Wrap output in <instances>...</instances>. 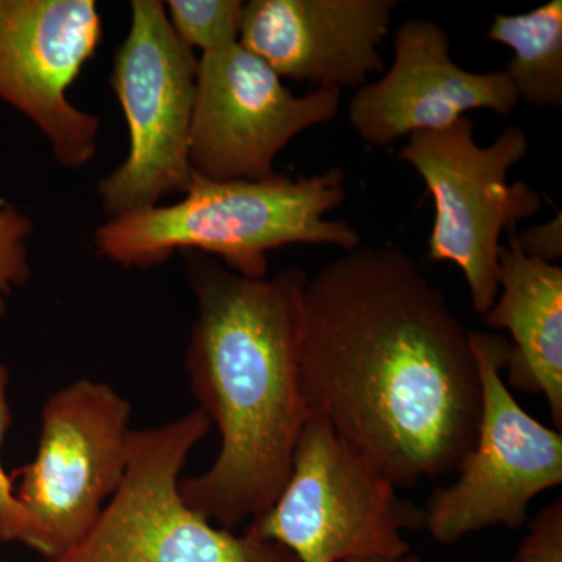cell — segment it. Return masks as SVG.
I'll use <instances>...</instances> for the list:
<instances>
[{
  "label": "cell",
  "mask_w": 562,
  "mask_h": 562,
  "mask_svg": "<svg viewBox=\"0 0 562 562\" xmlns=\"http://www.w3.org/2000/svg\"><path fill=\"white\" fill-rule=\"evenodd\" d=\"M513 562H562V501L536 514Z\"/></svg>",
  "instance_id": "18"
},
{
  "label": "cell",
  "mask_w": 562,
  "mask_h": 562,
  "mask_svg": "<svg viewBox=\"0 0 562 562\" xmlns=\"http://www.w3.org/2000/svg\"><path fill=\"white\" fill-rule=\"evenodd\" d=\"M397 7V0H250L238 43L281 79L360 90L384 70L379 49Z\"/></svg>",
  "instance_id": "13"
},
{
  "label": "cell",
  "mask_w": 562,
  "mask_h": 562,
  "mask_svg": "<svg viewBox=\"0 0 562 562\" xmlns=\"http://www.w3.org/2000/svg\"><path fill=\"white\" fill-rule=\"evenodd\" d=\"M341 91L295 95L261 58L235 43L202 54L195 76L190 161L209 180H266L295 136L335 120Z\"/></svg>",
  "instance_id": "10"
},
{
  "label": "cell",
  "mask_w": 562,
  "mask_h": 562,
  "mask_svg": "<svg viewBox=\"0 0 562 562\" xmlns=\"http://www.w3.org/2000/svg\"><path fill=\"white\" fill-rule=\"evenodd\" d=\"M0 562H2V560H0Z\"/></svg>",
  "instance_id": "22"
},
{
  "label": "cell",
  "mask_w": 562,
  "mask_h": 562,
  "mask_svg": "<svg viewBox=\"0 0 562 562\" xmlns=\"http://www.w3.org/2000/svg\"><path fill=\"white\" fill-rule=\"evenodd\" d=\"M131 31L114 54L110 85L124 111L128 154L99 183L110 220L184 194L198 173L190 161L199 58L181 43L160 0H133Z\"/></svg>",
  "instance_id": "8"
},
{
  "label": "cell",
  "mask_w": 562,
  "mask_h": 562,
  "mask_svg": "<svg viewBox=\"0 0 562 562\" xmlns=\"http://www.w3.org/2000/svg\"><path fill=\"white\" fill-rule=\"evenodd\" d=\"M519 101L505 70L479 74L461 68L441 25L409 20L395 33L391 69L351 98L349 121L362 140L387 147L416 132L449 127L468 111L505 116Z\"/></svg>",
  "instance_id": "12"
},
{
  "label": "cell",
  "mask_w": 562,
  "mask_h": 562,
  "mask_svg": "<svg viewBox=\"0 0 562 562\" xmlns=\"http://www.w3.org/2000/svg\"><path fill=\"white\" fill-rule=\"evenodd\" d=\"M165 7L173 32L192 50L206 54L238 43L241 0H169Z\"/></svg>",
  "instance_id": "16"
},
{
  "label": "cell",
  "mask_w": 562,
  "mask_h": 562,
  "mask_svg": "<svg viewBox=\"0 0 562 562\" xmlns=\"http://www.w3.org/2000/svg\"><path fill=\"white\" fill-rule=\"evenodd\" d=\"M513 50L505 72L517 94L536 109L562 106V2L550 0L520 14H495L487 31Z\"/></svg>",
  "instance_id": "15"
},
{
  "label": "cell",
  "mask_w": 562,
  "mask_h": 562,
  "mask_svg": "<svg viewBox=\"0 0 562 562\" xmlns=\"http://www.w3.org/2000/svg\"><path fill=\"white\" fill-rule=\"evenodd\" d=\"M7 387H9V371L0 362V449L11 424ZM24 528L25 516L14 495L13 480L7 475L0 462V542H21Z\"/></svg>",
  "instance_id": "19"
},
{
  "label": "cell",
  "mask_w": 562,
  "mask_h": 562,
  "mask_svg": "<svg viewBox=\"0 0 562 562\" xmlns=\"http://www.w3.org/2000/svg\"><path fill=\"white\" fill-rule=\"evenodd\" d=\"M424 527V508L401 497L330 422L312 416L295 442L286 484L246 530L280 543L299 562H353L408 557L403 531Z\"/></svg>",
  "instance_id": "4"
},
{
  "label": "cell",
  "mask_w": 562,
  "mask_h": 562,
  "mask_svg": "<svg viewBox=\"0 0 562 562\" xmlns=\"http://www.w3.org/2000/svg\"><path fill=\"white\" fill-rule=\"evenodd\" d=\"M33 222L16 206L0 209V317L7 313V302L14 288L27 283L31 277L27 239Z\"/></svg>",
  "instance_id": "17"
},
{
  "label": "cell",
  "mask_w": 562,
  "mask_h": 562,
  "mask_svg": "<svg viewBox=\"0 0 562 562\" xmlns=\"http://www.w3.org/2000/svg\"><path fill=\"white\" fill-rule=\"evenodd\" d=\"M512 231L501 249L498 295L484 322L512 335L505 382L549 403L562 428V269L528 257Z\"/></svg>",
  "instance_id": "14"
},
{
  "label": "cell",
  "mask_w": 562,
  "mask_h": 562,
  "mask_svg": "<svg viewBox=\"0 0 562 562\" xmlns=\"http://www.w3.org/2000/svg\"><path fill=\"white\" fill-rule=\"evenodd\" d=\"M211 427L198 408L132 430L124 479L98 522L68 552L41 562H299L280 543L216 527L181 498L180 473Z\"/></svg>",
  "instance_id": "5"
},
{
  "label": "cell",
  "mask_w": 562,
  "mask_h": 562,
  "mask_svg": "<svg viewBox=\"0 0 562 562\" xmlns=\"http://www.w3.org/2000/svg\"><path fill=\"white\" fill-rule=\"evenodd\" d=\"M346 199V173L333 168L302 179L209 180L195 176L183 199L110 220L94 233L101 257L147 269L177 250L214 255L225 268L262 279L268 251L292 244L361 246L346 221L327 220Z\"/></svg>",
  "instance_id": "3"
},
{
  "label": "cell",
  "mask_w": 562,
  "mask_h": 562,
  "mask_svg": "<svg viewBox=\"0 0 562 562\" xmlns=\"http://www.w3.org/2000/svg\"><path fill=\"white\" fill-rule=\"evenodd\" d=\"M353 562H420L413 554H408V557L401 558V560H373V561H353Z\"/></svg>",
  "instance_id": "21"
},
{
  "label": "cell",
  "mask_w": 562,
  "mask_h": 562,
  "mask_svg": "<svg viewBox=\"0 0 562 562\" xmlns=\"http://www.w3.org/2000/svg\"><path fill=\"white\" fill-rule=\"evenodd\" d=\"M132 405L110 384L77 380L41 412L35 460L11 473L25 516L21 542L54 560L87 536L121 486Z\"/></svg>",
  "instance_id": "7"
},
{
  "label": "cell",
  "mask_w": 562,
  "mask_h": 562,
  "mask_svg": "<svg viewBox=\"0 0 562 562\" xmlns=\"http://www.w3.org/2000/svg\"><path fill=\"white\" fill-rule=\"evenodd\" d=\"M528 150L530 140L519 125L479 146L473 122L464 116L439 131L413 133L398 151V160L416 169L435 201L428 257L460 268L479 314L490 312L498 295L502 232L542 206L541 192L524 181L508 183L509 171Z\"/></svg>",
  "instance_id": "6"
},
{
  "label": "cell",
  "mask_w": 562,
  "mask_h": 562,
  "mask_svg": "<svg viewBox=\"0 0 562 562\" xmlns=\"http://www.w3.org/2000/svg\"><path fill=\"white\" fill-rule=\"evenodd\" d=\"M102 36L94 0H0V99L40 128L68 169L98 150L101 120L68 91Z\"/></svg>",
  "instance_id": "11"
},
{
  "label": "cell",
  "mask_w": 562,
  "mask_h": 562,
  "mask_svg": "<svg viewBox=\"0 0 562 562\" xmlns=\"http://www.w3.org/2000/svg\"><path fill=\"white\" fill-rule=\"evenodd\" d=\"M187 266L198 317L184 362L221 450L179 491L192 512L232 530L271 509L308 420L299 376L308 273L249 279L199 254Z\"/></svg>",
  "instance_id": "2"
},
{
  "label": "cell",
  "mask_w": 562,
  "mask_h": 562,
  "mask_svg": "<svg viewBox=\"0 0 562 562\" xmlns=\"http://www.w3.org/2000/svg\"><path fill=\"white\" fill-rule=\"evenodd\" d=\"M520 249L528 257L557 265L562 257V217L560 211L543 224L532 225L524 233H516Z\"/></svg>",
  "instance_id": "20"
},
{
  "label": "cell",
  "mask_w": 562,
  "mask_h": 562,
  "mask_svg": "<svg viewBox=\"0 0 562 562\" xmlns=\"http://www.w3.org/2000/svg\"><path fill=\"white\" fill-rule=\"evenodd\" d=\"M469 339L482 383V416L458 479L432 492L424 508V528L441 543L497 525L524 527L531 501L562 483L561 431L525 412L503 376L509 342L482 331H469Z\"/></svg>",
  "instance_id": "9"
},
{
  "label": "cell",
  "mask_w": 562,
  "mask_h": 562,
  "mask_svg": "<svg viewBox=\"0 0 562 562\" xmlns=\"http://www.w3.org/2000/svg\"><path fill=\"white\" fill-rule=\"evenodd\" d=\"M301 391L395 486L457 472L476 441L482 383L469 331L394 246L344 251L306 281Z\"/></svg>",
  "instance_id": "1"
}]
</instances>
